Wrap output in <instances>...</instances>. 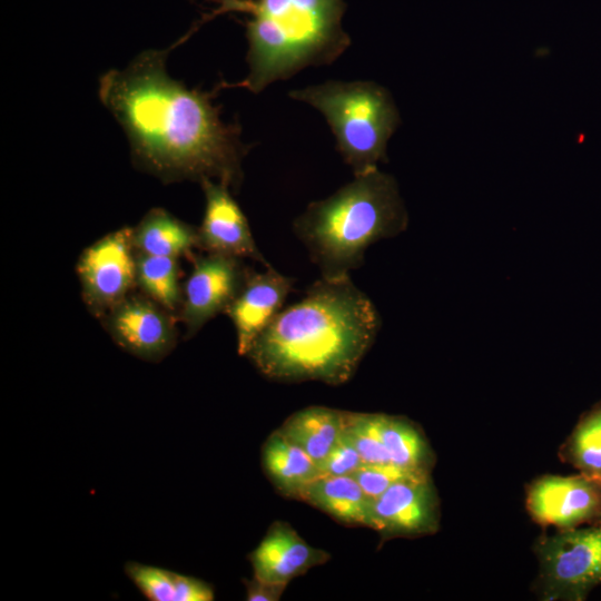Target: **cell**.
I'll list each match as a JSON object with an SVG mask.
<instances>
[{
    "instance_id": "7402d4cb",
    "label": "cell",
    "mask_w": 601,
    "mask_h": 601,
    "mask_svg": "<svg viewBox=\"0 0 601 601\" xmlns=\"http://www.w3.org/2000/svg\"><path fill=\"white\" fill-rule=\"evenodd\" d=\"M344 435L364 464H392L381 434L380 414L346 412Z\"/></svg>"
},
{
    "instance_id": "5b68a950",
    "label": "cell",
    "mask_w": 601,
    "mask_h": 601,
    "mask_svg": "<svg viewBox=\"0 0 601 601\" xmlns=\"http://www.w3.org/2000/svg\"><path fill=\"white\" fill-rule=\"evenodd\" d=\"M326 119L336 148L354 176L387 161V142L400 125V114L390 91L373 81L328 80L289 91Z\"/></svg>"
},
{
    "instance_id": "ffe728a7",
    "label": "cell",
    "mask_w": 601,
    "mask_h": 601,
    "mask_svg": "<svg viewBox=\"0 0 601 601\" xmlns=\"http://www.w3.org/2000/svg\"><path fill=\"white\" fill-rule=\"evenodd\" d=\"M136 285L142 294L171 313H179L183 290L178 258L137 253Z\"/></svg>"
},
{
    "instance_id": "603a6c76",
    "label": "cell",
    "mask_w": 601,
    "mask_h": 601,
    "mask_svg": "<svg viewBox=\"0 0 601 601\" xmlns=\"http://www.w3.org/2000/svg\"><path fill=\"white\" fill-rule=\"evenodd\" d=\"M125 573L150 601H176L179 573L168 569L129 561Z\"/></svg>"
},
{
    "instance_id": "44dd1931",
    "label": "cell",
    "mask_w": 601,
    "mask_h": 601,
    "mask_svg": "<svg viewBox=\"0 0 601 601\" xmlns=\"http://www.w3.org/2000/svg\"><path fill=\"white\" fill-rule=\"evenodd\" d=\"M559 457L580 473L601 479V402L579 418Z\"/></svg>"
},
{
    "instance_id": "ba28073f",
    "label": "cell",
    "mask_w": 601,
    "mask_h": 601,
    "mask_svg": "<svg viewBox=\"0 0 601 601\" xmlns=\"http://www.w3.org/2000/svg\"><path fill=\"white\" fill-rule=\"evenodd\" d=\"M525 506L541 526L566 530L601 520V479L584 473L544 475L526 490Z\"/></svg>"
},
{
    "instance_id": "30bf717a",
    "label": "cell",
    "mask_w": 601,
    "mask_h": 601,
    "mask_svg": "<svg viewBox=\"0 0 601 601\" xmlns=\"http://www.w3.org/2000/svg\"><path fill=\"white\" fill-rule=\"evenodd\" d=\"M247 269L240 258L208 253L195 262L183 288L179 317L186 336L193 337L203 326L225 313L242 289Z\"/></svg>"
},
{
    "instance_id": "484cf974",
    "label": "cell",
    "mask_w": 601,
    "mask_h": 601,
    "mask_svg": "<svg viewBox=\"0 0 601 601\" xmlns=\"http://www.w3.org/2000/svg\"><path fill=\"white\" fill-rule=\"evenodd\" d=\"M245 587L248 601H277L287 585L253 577L250 580H245Z\"/></svg>"
},
{
    "instance_id": "2e32d148",
    "label": "cell",
    "mask_w": 601,
    "mask_h": 601,
    "mask_svg": "<svg viewBox=\"0 0 601 601\" xmlns=\"http://www.w3.org/2000/svg\"><path fill=\"white\" fill-rule=\"evenodd\" d=\"M346 412L311 406L289 416L278 432L319 464L344 435Z\"/></svg>"
},
{
    "instance_id": "8992f818",
    "label": "cell",
    "mask_w": 601,
    "mask_h": 601,
    "mask_svg": "<svg viewBox=\"0 0 601 601\" xmlns=\"http://www.w3.org/2000/svg\"><path fill=\"white\" fill-rule=\"evenodd\" d=\"M542 600L582 601L601 585V520L541 535L534 544Z\"/></svg>"
},
{
    "instance_id": "8fae6325",
    "label": "cell",
    "mask_w": 601,
    "mask_h": 601,
    "mask_svg": "<svg viewBox=\"0 0 601 601\" xmlns=\"http://www.w3.org/2000/svg\"><path fill=\"white\" fill-rule=\"evenodd\" d=\"M102 319L119 347L147 362H160L177 342L174 315L144 294L127 296Z\"/></svg>"
},
{
    "instance_id": "d4e9b609",
    "label": "cell",
    "mask_w": 601,
    "mask_h": 601,
    "mask_svg": "<svg viewBox=\"0 0 601 601\" xmlns=\"http://www.w3.org/2000/svg\"><path fill=\"white\" fill-rule=\"evenodd\" d=\"M364 465L358 452L345 435L318 464L321 475H352Z\"/></svg>"
},
{
    "instance_id": "9a60e30c",
    "label": "cell",
    "mask_w": 601,
    "mask_h": 601,
    "mask_svg": "<svg viewBox=\"0 0 601 601\" xmlns=\"http://www.w3.org/2000/svg\"><path fill=\"white\" fill-rule=\"evenodd\" d=\"M298 499L343 523L364 526L373 500L352 475H321L304 487Z\"/></svg>"
},
{
    "instance_id": "cb8c5ba5",
    "label": "cell",
    "mask_w": 601,
    "mask_h": 601,
    "mask_svg": "<svg viewBox=\"0 0 601 601\" xmlns=\"http://www.w3.org/2000/svg\"><path fill=\"white\" fill-rule=\"evenodd\" d=\"M414 474L392 464H364L352 476L357 481L362 490L371 499H375L385 492L395 482Z\"/></svg>"
},
{
    "instance_id": "3957f363",
    "label": "cell",
    "mask_w": 601,
    "mask_h": 601,
    "mask_svg": "<svg viewBox=\"0 0 601 601\" xmlns=\"http://www.w3.org/2000/svg\"><path fill=\"white\" fill-rule=\"evenodd\" d=\"M249 14L247 76L234 85L259 93L306 67L333 63L351 45L342 19L344 0H225Z\"/></svg>"
},
{
    "instance_id": "7c38bea8",
    "label": "cell",
    "mask_w": 601,
    "mask_h": 601,
    "mask_svg": "<svg viewBox=\"0 0 601 601\" xmlns=\"http://www.w3.org/2000/svg\"><path fill=\"white\" fill-rule=\"evenodd\" d=\"M200 186L205 195V211L198 228L199 247L213 254L248 257L268 266L229 187L210 178L203 179Z\"/></svg>"
},
{
    "instance_id": "ac0fdd59",
    "label": "cell",
    "mask_w": 601,
    "mask_h": 601,
    "mask_svg": "<svg viewBox=\"0 0 601 601\" xmlns=\"http://www.w3.org/2000/svg\"><path fill=\"white\" fill-rule=\"evenodd\" d=\"M138 254L179 258L199 247L198 228L162 208L150 209L132 228Z\"/></svg>"
},
{
    "instance_id": "7a4b0ae2",
    "label": "cell",
    "mask_w": 601,
    "mask_h": 601,
    "mask_svg": "<svg viewBox=\"0 0 601 601\" xmlns=\"http://www.w3.org/2000/svg\"><path fill=\"white\" fill-rule=\"evenodd\" d=\"M378 328L375 306L349 276L322 278L279 312L246 356L270 380L339 385L353 376Z\"/></svg>"
},
{
    "instance_id": "9c48e42d",
    "label": "cell",
    "mask_w": 601,
    "mask_h": 601,
    "mask_svg": "<svg viewBox=\"0 0 601 601\" xmlns=\"http://www.w3.org/2000/svg\"><path fill=\"white\" fill-rule=\"evenodd\" d=\"M440 502L431 474H414L373 499L367 526L383 538L434 534L440 528Z\"/></svg>"
},
{
    "instance_id": "6da1fadb",
    "label": "cell",
    "mask_w": 601,
    "mask_h": 601,
    "mask_svg": "<svg viewBox=\"0 0 601 601\" xmlns=\"http://www.w3.org/2000/svg\"><path fill=\"white\" fill-rule=\"evenodd\" d=\"M169 49H148L99 79L98 95L124 129L135 164L162 181L217 180L237 190L247 146L225 122L213 93L169 76Z\"/></svg>"
},
{
    "instance_id": "5bb4252c",
    "label": "cell",
    "mask_w": 601,
    "mask_h": 601,
    "mask_svg": "<svg viewBox=\"0 0 601 601\" xmlns=\"http://www.w3.org/2000/svg\"><path fill=\"white\" fill-rule=\"evenodd\" d=\"M329 554L308 544L283 521L272 523L257 548L249 554L254 577L288 584L309 569L327 562Z\"/></svg>"
},
{
    "instance_id": "52a82bcc",
    "label": "cell",
    "mask_w": 601,
    "mask_h": 601,
    "mask_svg": "<svg viewBox=\"0 0 601 601\" xmlns=\"http://www.w3.org/2000/svg\"><path fill=\"white\" fill-rule=\"evenodd\" d=\"M136 272L132 227L118 228L85 248L77 262V275L89 312L104 318L129 296Z\"/></svg>"
},
{
    "instance_id": "d6986e66",
    "label": "cell",
    "mask_w": 601,
    "mask_h": 601,
    "mask_svg": "<svg viewBox=\"0 0 601 601\" xmlns=\"http://www.w3.org/2000/svg\"><path fill=\"white\" fill-rule=\"evenodd\" d=\"M380 428L391 463L414 473H431L434 453L422 433L410 420L380 414Z\"/></svg>"
},
{
    "instance_id": "277c9868",
    "label": "cell",
    "mask_w": 601,
    "mask_h": 601,
    "mask_svg": "<svg viewBox=\"0 0 601 601\" xmlns=\"http://www.w3.org/2000/svg\"><path fill=\"white\" fill-rule=\"evenodd\" d=\"M407 223L396 180L376 168L311 203L293 228L322 278L341 279L362 265L370 245L398 235Z\"/></svg>"
},
{
    "instance_id": "e0dca14e",
    "label": "cell",
    "mask_w": 601,
    "mask_h": 601,
    "mask_svg": "<svg viewBox=\"0 0 601 601\" xmlns=\"http://www.w3.org/2000/svg\"><path fill=\"white\" fill-rule=\"evenodd\" d=\"M262 462L273 484L284 495L295 499L305 486L321 476L318 464L278 430L264 443Z\"/></svg>"
},
{
    "instance_id": "4fadbf2b",
    "label": "cell",
    "mask_w": 601,
    "mask_h": 601,
    "mask_svg": "<svg viewBox=\"0 0 601 601\" xmlns=\"http://www.w3.org/2000/svg\"><path fill=\"white\" fill-rule=\"evenodd\" d=\"M293 279L272 266L248 272L245 283L226 309L236 332L237 352L247 355L256 338L274 321L292 290Z\"/></svg>"
}]
</instances>
